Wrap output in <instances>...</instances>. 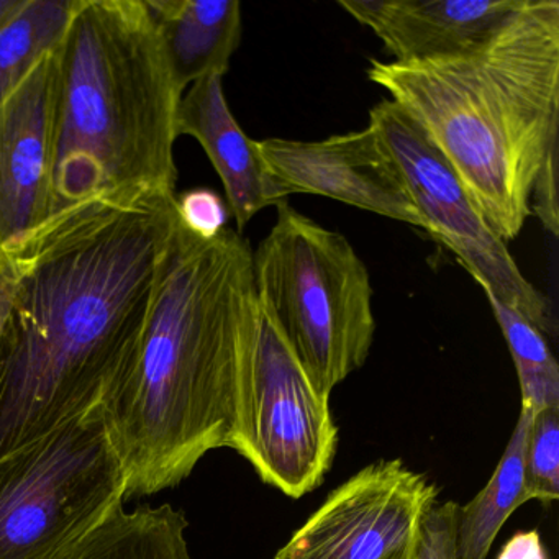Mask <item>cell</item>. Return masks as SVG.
I'll list each match as a JSON object with an SVG mask.
<instances>
[{"label":"cell","instance_id":"obj_19","mask_svg":"<svg viewBox=\"0 0 559 559\" xmlns=\"http://www.w3.org/2000/svg\"><path fill=\"white\" fill-rule=\"evenodd\" d=\"M525 490L530 500L555 502L559 496V407L533 414L523 453Z\"/></svg>","mask_w":559,"mask_h":559},{"label":"cell","instance_id":"obj_13","mask_svg":"<svg viewBox=\"0 0 559 559\" xmlns=\"http://www.w3.org/2000/svg\"><path fill=\"white\" fill-rule=\"evenodd\" d=\"M222 80L211 74L186 90L179 104L178 133L192 136L204 148L224 185L228 211L240 234L254 215L286 199L267 176L254 140L248 139L230 112Z\"/></svg>","mask_w":559,"mask_h":559},{"label":"cell","instance_id":"obj_17","mask_svg":"<svg viewBox=\"0 0 559 559\" xmlns=\"http://www.w3.org/2000/svg\"><path fill=\"white\" fill-rule=\"evenodd\" d=\"M78 0H31L21 17L0 34V106L35 64L57 50Z\"/></svg>","mask_w":559,"mask_h":559},{"label":"cell","instance_id":"obj_23","mask_svg":"<svg viewBox=\"0 0 559 559\" xmlns=\"http://www.w3.org/2000/svg\"><path fill=\"white\" fill-rule=\"evenodd\" d=\"M15 286H17V270L14 258L5 250H0V352L11 316L12 300H14Z\"/></svg>","mask_w":559,"mask_h":559},{"label":"cell","instance_id":"obj_15","mask_svg":"<svg viewBox=\"0 0 559 559\" xmlns=\"http://www.w3.org/2000/svg\"><path fill=\"white\" fill-rule=\"evenodd\" d=\"M189 522L171 503L117 510L68 559H191Z\"/></svg>","mask_w":559,"mask_h":559},{"label":"cell","instance_id":"obj_1","mask_svg":"<svg viewBox=\"0 0 559 559\" xmlns=\"http://www.w3.org/2000/svg\"><path fill=\"white\" fill-rule=\"evenodd\" d=\"M176 195H93L9 247L17 286L0 352V460L103 402L139 352Z\"/></svg>","mask_w":559,"mask_h":559},{"label":"cell","instance_id":"obj_12","mask_svg":"<svg viewBox=\"0 0 559 559\" xmlns=\"http://www.w3.org/2000/svg\"><path fill=\"white\" fill-rule=\"evenodd\" d=\"M522 0H338L395 63L450 57L496 31Z\"/></svg>","mask_w":559,"mask_h":559},{"label":"cell","instance_id":"obj_21","mask_svg":"<svg viewBox=\"0 0 559 559\" xmlns=\"http://www.w3.org/2000/svg\"><path fill=\"white\" fill-rule=\"evenodd\" d=\"M460 503L435 502L425 515L420 542L414 559H460L457 556V516Z\"/></svg>","mask_w":559,"mask_h":559},{"label":"cell","instance_id":"obj_11","mask_svg":"<svg viewBox=\"0 0 559 559\" xmlns=\"http://www.w3.org/2000/svg\"><path fill=\"white\" fill-rule=\"evenodd\" d=\"M57 58H41L0 106V250L58 209L55 186Z\"/></svg>","mask_w":559,"mask_h":559},{"label":"cell","instance_id":"obj_6","mask_svg":"<svg viewBox=\"0 0 559 559\" xmlns=\"http://www.w3.org/2000/svg\"><path fill=\"white\" fill-rule=\"evenodd\" d=\"M100 404L0 460V559H68L126 506Z\"/></svg>","mask_w":559,"mask_h":559},{"label":"cell","instance_id":"obj_20","mask_svg":"<svg viewBox=\"0 0 559 559\" xmlns=\"http://www.w3.org/2000/svg\"><path fill=\"white\" fill-rule=\"evenodd\" d=\"M178 221L191 234L211 240L227 228L228 207L211 189L198 188L176 194Z\"/></svg>","mask_w":559,"mask_h":559},{"label":"cell","instance_id":"obj_16","mask_svg":"<svg viewBox=\"0 0 559 559\" xmlns=\"http://www.w3.org/2000/svg\"><path fill=\"white\" fill-rule=\"evenodd\" d=\"M535 411L522 405L515 430L497 464L496 473L483 490L467 506L460 507L457 516V556L460 559H487L493 539L503 523L530 497L525 490L526 430Z\"/></svg>","mask_w":559,"mask_h":559},{"label":"cell","instance_id":"obj_10","mask_svg":"<svg viewBox=\"0 0 559 559\" xmlns=\"http://www.w3.org/2000/svg\"><path fill=\"white\" fill-rule=\"evenodd\" d=\"M261 163L284 199L322 195L425 230L404 181L372 127L320 142H254Z\"/></svg>","mask_w":559,"mask_h":559},{"label":"cell","instance_id":"obj_2","mask_svg":"<svg viewBox=\"0 0 559 559\" xmlns=\"http://www.w3.org/2000/svg\"><path fill=\"white\" fill-rule=\"evenodd\" d=\"M260 326L250 241L205 240L176 214L139 352L100 402L126 500L179 486L211 451L243 454Z\"/></svg>","mask_w":559,"mask_h":559},{"label":"cell","instance_id":"obj_22","mask_svg":"<svg viewBox=\"0 0 559 559\" xmlns=\"http://www.w3.org/2000/svg\"><path fill=\"white\" fill-rule=\"evenodd\" d=\"M558 145L546 153L530 198V214L535 215L546 231L558 237Z\"/></svg>","mask_w":559,"mask_h":559},{"label":"cell","instance_id":"obj_8","mask_svg":"<svg viewBox=\"0 0 559 559\" xmlns=\"http://www.w3.org/2000/svg\"><path fill=\"white\" fill-rule=\"evenodd\" d=\"M336 448L338 427L330 394L313 384L261 310L250 438L241 456L264 484L300 499L323 483Z\"/></svg>","mask_w":559,"mask_h":559},{"label":"cell","instance_id":"obj_24","mask_svg":"<svg viewBox=\"0 0 559 559\" xmlns=\"http://www.w3.org/2000/svg\"><path fill=\"white\" fill-rule=\"evenodd\" d=\"M497 559H548V551L535 530L516 533L503 546Z\"/></svg>","mask_w":559,"mask_h":559},{"label":"cell","instance_id":"obj_9","mask_svg":"<svg viewBox=\"0 0 559 559\" xmlns=\"http://www.w3.org/2000/svg\"><path fill=\"white\" fill-rule=\"evenodd\" d=\"M437 500L425 474L378 461L332 490L274 559H414Z\"/></svg>","mask_w":559,"mask_h":559},{"label":"cell","instance_id":"obj_14","mask_svg":"<svg viewBox=\"0 0 559 559\" xmlns=\"http://www.w3.org/2000/svg\"><path fill=\"white\" fill-rule=\"evenodd\" d=\"M182 91L225 76L241 40L238 0H145Z\"/></svg>","mask_w":559,"mask_h":559},{"label":"cell","instance_id":"obj_3","mask_svg":"<svg viewBox=\"0 0 559 559\" xmlns=\"http://www.w3.org/2000/svg\"><path fill=\"white\" fill-rule=\"evenodd\" d=\"M460 178L500 240H515L559 133V2L522 0L496 31L450 57L369 61Z\"/></svg>","mask_w":559,"mask_h":559},{"label":"cell","instance_id":"obj_25","mask_svg":"<svg viewBox=\"0 0 559 559\" xmlns=\"http://www.w3.org/2000/svg\"><path fill=\"white\" fill-rule=\"evenodd\" d=\"M28 2L31 0H0V34L8 31L21 17Z\"/></svg>","mask_w":559,"mask_h":559},{"label":"cell","instance_id":"obj_7","mask_svg":"<svg viewBox=\"0 0 559 559\" xmlns=\"http://www.w3.org/2000/svg\"><path fill=\"white\" fill-rule=\"evenodd\" d=\"M381 140L425 224V231L466 267L483 290L522 313L543 335H558L555 309L486 224L460 178L424 130L392 100L369 110Z\"/></svg>","mask_w":559,"mask_h":559},{"label":"cell","instance_id":"obj_4","mask_svg":"<svg viewBox=\"0 0 559 559\" xmlns=\"http://www.w3.org/2000/svg\"><path fill=\"white\" fill-rule=\"evenodd\" d=\"M57 58L55 186L176 195L179 87L145 0H78Z\"/></svg>","mask_w":559,"mask_h":559},{"label":"cell","instance_id":"obj_18","mask_svg":"<svg viewBox=\"0 0 559 559\" xmlns=\"http://www.w3.org/2000/svg\"><path fill=\"white\" fill-rule=\"evenodd\" d=\"M484 294L509 345L519 376L522 405L535 412L559 407V366L545 335L522 313L487 290Z\"/></svg>","mask_w":559,"mask_h":559},{"label":"cell","instance_id":"obj_5","mask_svg":"<svg viewBox=\"0 0 559 559\" xmlns=\"http://www.w3.org/2000/svg\"><path fill=\"white\" fill-rule=\"evenodd\" d=\"M253 251V281L264 316L320 391L358 371L376 335L368 267L353 245L286 202Z\"/></svg>","mask_w":559,"mask_h":559}]
</instances>
